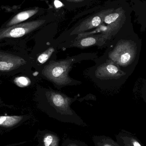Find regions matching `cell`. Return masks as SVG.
<instances>
[{
	"instance_id": "obj_17",
	"label": "cell",
	"mask_w": 146,
	"mask_h": 146,
	"mask_svg": "<svg viewBox=\"0 0 146 146\" xmlns=\"http://www.w3.org/2000/svg\"><path fill=\"white\" fill-rule=\"evenodd\" d=\"M71 1H81V0H70Z\"/></svg>"
},
{
	"instance_id": "obj_7",
	"label": "cell",
	"mask_w": 146,
	"mask_h": 146,
	"mask_svg": "<svg viewBox=\"0 0 146 146\" xmlns=\"http://www.w3.org/2000/svg\"><path fill=\"white\" fill-rule=\"evenodd\" d=\"M116 139L121 146H144L134 134L124 129L116 135Z\"/></svg>"
},
{
	"instance_id": "obj_5",
	"label": "cell",
	"mask_w": 146,
	"mask_h": 146,
	"mask_svg": "<svg viewBox=\"0 0 146 146\" xmlns=\"http://www.w3.org/2000/svg\"><path fill=\"white\" fill-rule=\"evenodd\" d=\"M106 37L102 35L90 36L76 39L71 45L76 48H87L92 46H102L105 42Z\"/></svg>"
},
{
	"instance_id": "obj_10",
	"label": "cell",
	"mask_w": 146,
	"mask_h": 146,
	"mask_svg": "<svg viewBox=\"0 0 146 146\" xmlns=\"http://www.w3.org/2000/svg\"><path fill=\"white\" fill-rule=\"evenodd\" d=\"M93 141L94 146H121L116 141L105 135H94Z\"/></svg>"
},
{
	"instance_id": "obj_2",
	"label": "cell",
	"mask_w": 146,
	"mask_h": 146,
	"mask_svg": "<svg viewBox=\"0 0 146 146\" xmlns=\"http://www.w3.org/2000/svg\"><path fill=\"white\" fill-rule=\"evenodd\" d=\"M44 21L43 20H38L0 28V40L21 37L37 29Z\"/></svg>"
},
{
	"instance_id": "obj_1",
	"label": "cell",
	"mask_w": 146,
	"mask_h": 146,
	"mask_svg": "<svg viewBox=\"0 0 146 146\" xmlns=\"http://www.w3.org/2000/svg\"><path fill=\"white\" fill-rule=\"evenodd\" d=\"M74 59L64 60L58 62L51 61L45 66L42 74L50 81L58 86L69 85L72 80L69 77L68 73Z\"/></svg>"
},
{
	"instance_id": "obj_15",
	"label": "cell",
	"mask_w": 146,
	"mask_h": 146,
	"mask_svg": "<svg viewBox=\"0 0 146 146\" xmlns=\"http://www.w3.org/2000/svg\"><path fill=\"white\" fill-rule=\"evenodd\" d=\"M119 17V14L118 13H113L105 17L104 19V21L107 24H110L112 22L115 21Z\"/></svg>"
},
{
	"instance_id": "obj_11",
	"label": "cell",
	"mask_w": 146,
	"mask_h": 146,
	"mask_svg": "<svg viewBox=\"0 0 146 146\" xmlns=\"http://www.w3.org/2000/svg\"><path fill=\"white\" fill-rule=\"evenodd\" d=\"M101 22H102V19L100 17L98 16H95L90 21H88V22L85 24H82L80 26L76 28V29L73 32V33L76 34V33H80L90 30L94 27H97L101 24Z\"/></svg>"
},
{
	"instance_id": "obj_6",
	"label": "cell",
	"mask_w": 146,
	"mask_h": 146,
	"mask_svg": "<svg viewBox=\"0 0 146 146\" xmlns=\"http://www.w3.org/2000/svg\"><path fill=\"white\" fill-rule=\"evenodd\" d=\"M119 69L116 66L108 61L100 66L95 72L97 78L107 80L116 77L118 75Z\"/></svg>"
},
{
	"instance_id": "obj_13",
	"label": "cell",
	"mask_w": 146,
	"mask_h": 146,
	"mask_svg": "<svg viewBox=\"0 0 146 146\" xmlns=\"http://www.w3.org/2000/svg\"><path fill=\"white\" fill-rule=\"evenodd\" d=\"M61 146H88L83 141L72 139H67L62 143Z\"/></svg>"
},
{
	"instance_id": "obj_3",
	"label": "cell",
	"mask_w": 146,
	"mask_h": 146,
	"mask_svg": "<svg viewBox=\"0 0 146 146\" xmlns=\"http://www.w3.org/2000/svg\"><path fill=\"white\" fill-rule=\"evenodd\" d=\"M26 64V61L18 56L0 52V71L8 72Z\"/></svg>"
},
{
	"instance_id": "obj_8",
	"label": "cell",
	"mask_w": 146,
	"mask_h": 146,
	"mask_svg": "<svg viewBox=\"0 0 146 146\" xmlns=\"http://www.w3.org/2000/svg\"><path fill=\"white\" fill-rule=\"evenodd\" d=\"M38 9H30L26 11H23L15 15L7 23L6 25V27H9L11 26L17 24H19L29 18L32 17L38 13Z\"/></svg>"
},
{
	"instance_id": "obj_14",
	"label": "cell",
	"mask_w": 146,
	"mask_h": 146,
	"mask_svg": "<svg viewBox=\"0 0 146 146\" xmlns=\"http://www.w3.org/2000/svg\"><path fill=\"white\" fill-rule=\"evenodd\" d=\"M15 84L19 87H25L30 85L31 80L29 78L25 76H19L14 80Z\"/></svg>"
},
{
	"instance_id": "obj_4",
	"label": "cell",
	"mask_w": 146,
	"mask_h": 146,
	"mask_svg": "<svg viewBox=\"0 0 146 146\" xmlns=\"http://www.w3.org/2000/svg\"><path fill=\"white\" fill-rule=\"evenodd\" d=\"M37 137L38 146H60V137L52 131L47 129L38 130Z\"/></svg>"
},
{
	"instance_id": "obj_9",
	"label": "cell",
	"mask_w": 146,
	"mask_h": 146,
	"mask_svg": "<svg viewBox=\"0 0 146 146\" xmlns=\"http://www.w3.org/2000/svg\"><path fill=\"white\" fill-rule=\"evenodd\" d=\"M24 118L23 116H1L0 127L5 128L13 127L22 122Z\"/></svg>"
},
{
	"instance_id": "obj_16",
	"label": "cell",
	"mask_w": 146,
	"mask_h": 146,
	"mask_svg": "<svg viewBox=\"0 0 146 146\" xmlns=\"http://www.w3.org/2000/svg\"><path fill=\"white\" fill-rule=\"evenodd\" d=\"M55 5L56 7H60L61 6H62V4L59 1H55Z\"/></svg>"
},
{
	"instance_id": "obj_12",
	"label": "cell",
	"mask_w": 146,
	"mask_h": 146,
	"mask_svg": "<svg viewBox=\"0 0 146 146\" xmlns=\"http://www.w3.org/2000/svg\"><path fill=\"white\" fill-rule=\"evenodd\" d=\"M54 51V48H49L46 51L43 52L38 57V61L41 64H44L45 63L50 57Z\"/></svg>"
}]
</instances>
